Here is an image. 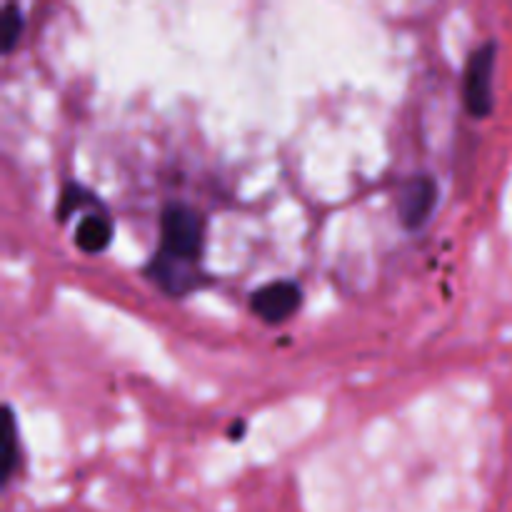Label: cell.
Returning a JSON list of instances; mask_svg holds the SVG:
<instances>
[{
	"mask_svg": "<svg viewBox=\"0 0 512 512\" xmlns=\"http://www.w3.org/2000/svg\"><path fill=\"white\" fill-rule=\"evenodd\" d=\"M495 55H498V45L493 40L480 45L473 50L468 58L463 73V100L465 108L473 118L483 120L493 113L495 93H493V75H495Z\"/></svg>",
	"mask_w": 512,
	"mask_h": 512,
	"instance_id": "2",
	"label": "cell"
},
{
	"mask_svg": "<svg viewBox=\"0 0 512 512\" xmlns=\"http://www.w3.org/2000/svg\"><path fill=\"white\" fill-rule=\"evenodd\" d=\"M440 188L430 175H415L400 188L398 215L408 230H420L430 220L438 205Z\"/></svg>",
	"mask_w": 512,
	"mask_h": 512,
	"instance_id": "4",
	"label": "cell"
},
{
	"mask_svg": "<svg viewBox=\"0 0 512 512\" xmlns=\"http://www.w3.org/2000/svg\"><path fill=\"white\" fill-rule=\"evenodd\" d=\"M160 240H163V253L195 263L205 245L203 215L190 205H168L160 218Z\"/></svg>",
	"mask_w": 512,
	"mask_h": 512,
	"instance_id": "1",
	"label": "cell"
},
{
	"mask_svg": "<svg viewBox=\"0 0 512 512\" xmlns=\"http://www.w3.org/2000/svg\"><path fill=\"white\" fill-rule=\"evenodd\" d=\"M23 28H25L23 10L13 3L5 5L3 13H0V48H3L5 55L15 48V43L20 40Z\"/></svg>",
	"mask_w": 512,
	"mask_h": 512,
	"instance_id": "8",
	"label": "cell"
},
{
	"mask_svg": "<svg viewBox=\"0 0 512 512\" xmlns=\"http://www.w3.org/2000/svg\"><path fill=\"white\" fill-rule=\"evenodd\" d=\"M83 208H100V210H103V205H100V200L95 198L93 193H88V190L80 188V185H75V183L65 185L63 195H60V203H58V220H60V223H65L70 215L78 213V210H83Z\"/></svg>",
	"mask_w": 512,
	"mask_h": 512,
	"instance_id": "7",
	"label": "cell"
},
{
	"mask_svg": "<svg viewBox=\"0 0 512 512\" xmlns=\"http://www.w3.org/2000/svg\"><path fill=\"white\" fill-rule=\"evenodd\" d=\"M148 275L155 280L158 288H163L170 295H185L200 285V273L195 263L173 258V255L163 253V250L150 260Z\"/></svg>",
	"mask_w": 512,
	"mask_h": 512,
	"instance_id": "5",
	"label": "cell"
},
{
	"mask_svg": "<svg viewBox=\"0 0 512 512\" xmlns=\"http://www.w3.org/2000/svg\"><path fill=\"white\" fill-rule=\"evenodd\" d=\"M18 425H15L13 410L5 408V453H3V483H8L13 478V473L18 470L20 453H18Z\"/></svg>",
	"mask_w": 512,
	"mask_h": 512,
	"instance_id": "9",
	"label": "cell"
},
{
	"mask_svg": "<svg viewBox=\"0 0 512 512\" xmlns=\"http://www.w3.org/2000/svg\"><path fill=\"white\" fill-rule=\"evenodd\" d=\"M303 303V290L295 280H275V283L263 285L250 295V308L260 320L270 325L285 323L298 313Z\"/></svg>",
	"mask_w": 512,
	"mask_h": 512,
	"instance_id": "3",
	"label": "cell"
},
{
	"mask_svg": "<svg viewBox=\"0 0 512 512\" xmlns=\"http://www.w3.org/2000/svg\"><path fill=\"white\" fill-rule=\"evenodd\" d=\"M113 223L105 213H88L83 215V220L75 228V245H78L83 253L98 255L103 250H108V245L113 243Z\"/></svg>",
	"mask_w": 512,
	"mask_h": 512,
	"instance_id": "6",
	"label": "cell"
}]
</instances>
